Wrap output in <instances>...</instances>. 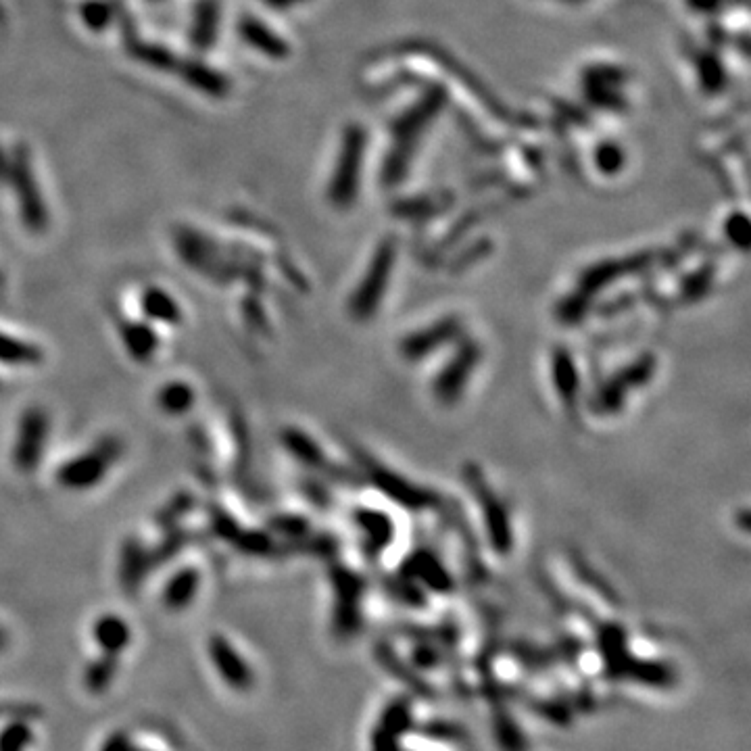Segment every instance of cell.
<instances>
[{
  "mask_svg": "<svg viewBox=\"0 0 751 751\" xmlns=\"http://www.w3.org/2000/svg\"><path fill=\"white\" fill-rule=\"evenodd\" d=\"M416 726L414 699L401 693L389 697L370 726L368 751H407V739Z\"/></svg>",
  "mask_w": 751,
  "mask_h": 751,
  "instance_id": "6da1fadb",
  "label": "cell"
},
{
  "mask_svg": "<svg viewBox=\"0 0 751 751\" xmlns=\"http://www.w3.org/2000/svg\"><path fill=\"white\" fill-rule=\"evenodd\" d=\"M121 457V443L117 439H103L90 447L86 453L63 464L57 472V480L63 489L86 491L99 484L111 466Z\"/></svg>",
  "mask_w": 751,
  "mask_h": 751,
  "instance_id": "7a4b0ae2",
  "label": "cell"
},
{
  "mask_svg": "<svg viewBox=\"0 0 751 751\" xmlns=\"http://www.w3.org/2000/svg\"><path fill=\"white\" fill-rule=\"evenodd\" d=\"M48 439V416L42 409L34 407L23 414L13 447V462L17 470L32 472L44 453Z\"/></svg>",
  "mask_w": 751,
  "mask_h": 751,
  "instance_id": "3957f363",
  "label": "cell"
},
{
  "mask_svg": "<svg viewBox=\"0 0 751 751\" xmlns=\"http://www.w3.org/2000/svg\"><path fill=\"white\" fill-rule=\"evenodd\" d=\"M209 658H211V664L215 666L217 674L222 676V681L230 689H234L238 693H245V691L253 689V683H255L253 670L249 668L245 658L240 656L236 647L226 637L213 635L209 639Z\"/></svg>",
  "mask_w": 751,
  "mask_h": 751,
  "instance_id": "277c9868",
  "label": "cell"
},
{
  "mask_svg": "<svg viewBox=\"0 0 751 751\" xmlns=\"http://www.w3.org/2000/svg\"><path fill=\"white\" fill-rule=\"evenodd\" d=\"M391 265H393V251L389 247H384L376 255L372 270L366 274V278L361 280L357 293L353 295L351 309L357 320H368L378 309L380 297L386 290V282H389V276H391Z\"/></svg>",
  "mask_w": 751,
  "mask_h": 751,
  "instance_id": "5b68a950",
  "label": "cell"
},
{
  "mask_svg": "<svg viewBox=\"0 0 751 751\" xmlns=\"http://www.w3.org/2000/svg\"><path fill=\"white\" fill-rule=\"evenodd\" d=\"M478 357V349L474 345H468L457 353V357L449 363L447 370L436 380V395H439L443 401L451 403L459 393L464 389L466 378H470L474 363Z\"/></svg>",
  "mask_w": 751,
  "mask_h": 751,
  "instance_id": "8992f818",
  "label": "cell"
},
{
  "mask_svg": "<svg viewBox=\"0 0 751 751\" xmlns=\"http://www.w3.org/2000/svg\"><path fill=\"white\" fill-rule=\"evenodd\" d=\"M457 330L459 326L455 320H445V322L434 324L422 332H416L414 336H409L403 343V353L411 359L426 357L434 349H439L441 345L451 341V338L457 334Z\"/></svg>",
  "mask_w": 751,
  "mask_h": 751,
  "instance_id": "52a82bcc",
  "label": "cell"
},
{
  "mask_svg": "<svg viewBox=\"0 0 751 751\" xmlns=\"http://www.w3.org/2000/svg\"><path fill=\"white\" fill-rule=\"evenodd\" d=\"M92 637H94L96 645H99L107 653V656H117L119 651H124L128 647L132 633H130V626L124 618L115 616V614H107V616H101L99 620L94 622Z\"/></svg>",
  "mask_w": 751,
  "mask_h": 751,
  "instance_id": "ba28073f",
  "label": "cell"
},
{
  "mask_svg": "<svg viewBox=\"0 0 751 751\" xmlns=\"http://www.w3.org/2000/svg\"><path fill=\"white\" fill-rule=\"evenodd\" d=\"M199 591V572L186 568L169 580L163 591V603L169 610H184Z\"/></svg>",
  "mask_w": 751,
  "mask_h": 751,
  "instance_id": "9c48e42d",
  "label": "cell"
},
{
  "mask_svg": "<svg viewBox=\"0 0 751 751\" xmlns=\"http://www.w3.org/2000/svg\"><path fill=\"white\" fill-rule=\"evenodd\" d=\"M140 305H142L144 316H147L149 320L163 322V324H178L180 322L182 311H180L178 303L174 301L172 295H167L165 290H161V288L144 290Z\"/></svg>",
  "mask_w": 751,
  "mask_h": 751,
  "instance_id": "30bf717a",
  "label": "cell"
},
{
  "mask_svg": "<svg viewBox=\"0 0 751 751\" xmlns=\"http://www.w3.org/2000/svg\"><path fill=\"white\" fill-rule=\"evenodd\" d=\"M124 343L128 353L138 359V361H147L153 357L157 349V336L151 328L142 326V324H130L124 328Z\"/></svg>",
  "mask_w": 751,
  "mask_h": 751,
  "instance_id": "8fae6325",
  "label": "cell"
},
{
  "mask_svg": "<svg viewBox=\"0 0 751 751\" xmlns=\"http://www.w3.org/2000/svg\"><path fill=\"white\" fill-rule=\"evenodd\" d=\"M195 403V393H192L186 382H169L165 384L159 393V407L165 414H184Z\"/></svg>",
  "mask_w": 751,
  "mask_h": 751,
  "instance_id": "7c38bea8",
  "label": "cell"
},
{
  "mask_svg": "<svg viewBox=\"0 0 751 751\" xmlns=\"http://www.w3.org/2000/svg\"><path fill=\"white\" fill-rule=\"evenodd\" d=\"M555 382H557V393L562 395L564 403H574L576 399V389H578V378L574 363L568 355H557L555 357Z\"/></svg>",
  "mask_w": 751,
  "mask_h": 751,
  "instance_id": "4fadbf2b",
  "label": "cell"
},
{
  "mask_svg": "<svg viewBox=\"0 0 751 751\" xmlns=\"http://www.w3.org/2000/svg\"><path fill=\"white\" fill-rule=\"evenodd\" d=\"M40 359V349L17 341V338L0 334V361L5 363H34Z\"/></svg>",
  "mask_w": 751,
  "mask_h": 751,
  "instance_id": "5bb4252c",
  "label": "cell"
},
{
  "mask_svg": "<svg viewBox=\"0 0 751 751\" xmlns=\"http://www.w3.org/2000/svg\"><path fill=\"white\" fill-rule=\"evenodd\" d=\"M284 443L288 445L290 453H293L297 459H301L303 464H309V466L320 464V459H322L320 447L316 443H313L305 432H299V430L286 432Z\"/></svg>",
  "mask_w": 751,
  "mask_h": 751,
  "instance_id": "9a60e30c",
  "label": "cell"
},
{
  "mask_svg": "<svg viewBox=\"0 0 751 751\" xmlns=\"http://www.w3.org/2000/svg\"><path fill=\"white\" fill-rule=\"evenodd\" d=\"M115 676V660L113 656H105L103 660L90 664L86 672V687L94 693H101L109 687Z\"/></svg>",
  "mask_w": 751,
  "mask_h": 751,
  "instance_id": "2e32d148",
  "label": "cell"
},
{
  "mask_svg": "<svg viewBox=\"0 0 751 751\" xmlns=\"http://www.w3.org/2000/svg\"><path fill=\"white\" fill-rule=\"evenodd\" d=\"M242 36H245L251 44H255L257 48H261L263 53H270V55H274V53H282V51H278V48H282V46H280V42L272 36V32H265V30L259 26V23H255V21H247L245 26H242Z\"/></svg>",
  "mask_w": 751,
  "mask_h": 751,
  "instance_id": "e0dca14e",
  "label": "cell"
},
{
  "mask_svg": "<svg viewBox=\"0 0 751 751\" xmlns=\"http://www.w3.org/2000/svg\"><path fill=\"white\" fill-rule=\"evenodd\" d=\"M32 743V733L26 724H13L0 737V751H23Z\"/></svg>",
  "mask_w": 751,
  "mask_h": 751,
  "instance_id": "ac0fdd59",
  "label": "cell"
},
{
  "mask_svg": "<svg viewBox=\"0 0 751 751\" xmlns=\"http://www.w3.org/2000/svg\"><path fill=\"white\" fill-rule=\"evenodd\" d=\"M84 15H86V21L90 23V26L99 28V26H105L107 19H109V9L105 5H90L84 9Z\"/></svg>",
  "mask_w": 751,
  "mask_h": 751,
  "instance_id": "d6986e66",
  "label": "cell"
},
{
  "mask_svg": "<svg viewBox=\"0 0 751 751\" xmlns=\"http://www.w3.org/2000/svg\"><path fill=\"white\" fill-rule=\"evenodd\" d=\"M7 643H9V637H7V633L3 631V628H0V651H3L7 647Z\"/></svg>",
  "mask_w": 751,
  "mask_h": 751,
  "instance_id": "ffe728a7",
  "label": "cell"
}]
</instances>
